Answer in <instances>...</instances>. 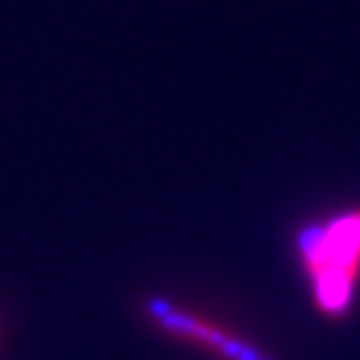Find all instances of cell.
Masks as SVG:
<instances>
[{
	"instance_id": "obj_1",
	"label": "cell",
	"mask_w": 360,
	"mask_h": 360,
	"mask_svg": "<svg viewBox=\"0 0 360 360\" xmlns=\"http://www.w3.org/2000/svg\"><path fill=\"white\" fill-rule=\"evenodd\" d=\"M318 310L345 315L360 278V205L303 225L295 238Z\"/></svg>"
},
{
	"instance_id": "obj_2",
	"label": "cell",
	"mask_w": 360,
	"mask_h": 360,
	"mask_svg": "<svg viewBox=\"0 0 360 360\" xmlns=\"http://www.w3.org/2000/svg\"><path fill=\"white\" fill-rule=\"evenodd\" d=\"M148 313H150V318L158 326L165 328L168 333L193 340V343L202 345V348L223 355L225 360H273L255 345L245 343L243 338L233 335V333L223 330V328L213 326L205 318H198V315L188 313V310L175 308L163 298H153L148 303Z\"/></svg>"
}]
</instances>
